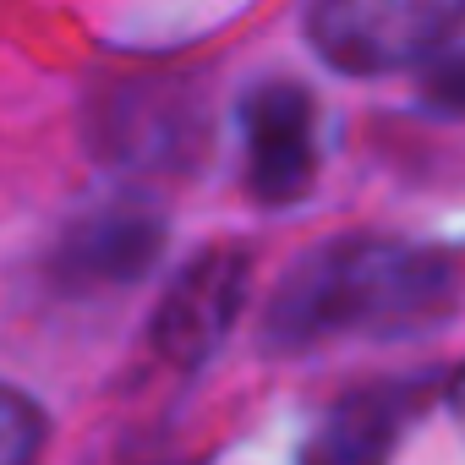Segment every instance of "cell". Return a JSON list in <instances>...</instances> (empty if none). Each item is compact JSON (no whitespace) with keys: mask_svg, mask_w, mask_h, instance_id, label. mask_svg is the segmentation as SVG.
I'll list each match as a JSON object with an SVG mask.
<instances>
[{"mask_svg":"<svg viewBox=\"0 0 465 465\" xmlns=\"http://www.w3.org/2000/svg\"><path fill=\"white\" fill-rule=\"evenodd\" d=\"M449 411H454V421H460V432H465V367H460L454 383H449Z\"/></svg>","mask_w":465,"mask_h":465,"instance_id":"obj_10","label":"cell"},{"mask_svg":"<svg viewBox=\"0 0 465 465\" xmlns=\"http://www.w3.org/2000/svg\"><path fill=\"white\" fill-rule=\"evenodd\" d=\"M39 449H45V411L0 383V465H39Z\"/></svg>","mask_w":465,"mask_h":465,"instance_id":"obj_8","label":"cell"},{"mask_svg":"<svg viewBox=\"0 0 465 465\" xmlns=\"http://www.w3.org/2000/svg\"><path fill=\"white\" fill-rule=\"evenodd\" d=\"M421 99L432 110H443V115H465V50L449 55V61H438V66H427Z\"/></svg>","mask_w":465,"mask_h":465,"instance_id":"obj_9","label":"cell"},{"mask_svg":"<svg viewBox=\"0 0 465 465\" xmlns=\"http://www.w3.org/2000/svg\"><path fill=\"white\" fill-rule=\"evenodd\" d=\"M247 192L263 208H291L318 181V104L302 83H258L242 99Z\"/></svg>","mask_w":465,"mask_h":465,"instance_id":"obj_4","label":"cell"},{"mask_svg":"<svg viewBox=\"0 0 465 465\" xmlns=\"http://www.w3.org/2000/svg\"><path fill=\"white\" fill-rule=\"evenodd\" d=\"M465 28V0H312L307 39L351 77H383L438 55Z\"/></svg>","mask_w":465,"mask_h":465,"instance_id":"obj_2","label":"cell"},{"mask_svg":"<svg viewBox=\"0 0 465 465\" xmlns=\"http://www.w3.org/2000/svg\"><path fill=\"white\" fill-rule=\"evenodd\" d=\"M427 400H432L427 378H383L340 394L323 411L318 432L307 438L302 465H389V454L416 427Z\"/></svg>","mask_w":465,"mask_h":465,"instance_id":"obj_6","label":"cell"},{"mask_svg":"<svg viewBox=\"0 0 465 465\" xmlns=\"http://www.w3.org/2000/svg\"><path fill=\"white\" fill-rule=\"evenodd\" d=\"M203 143V121L181 83H126L99 104V148L132 170H181Z\"/></svg>","mask_w":465,"mask_h":465,"instance_id":"obj_7","label":"cell"},{"mask_svg":"<svg viewBox=\"0 0 465 465\" xmlns=\"http://www.w3.org/2000/svg\"><path fill=\"white\" fill-rule=\"evenodd\" d=\"M460 307V263L438 247L389 236H334L307 252L263 307L269 351L340 340H411Z\"/></svg>","mask_w":465,"mask_h":465,"instance_id":"obj_1","label":"cell"},{"mask_svg":"<svg viewBox=\"0 0 465 465\" xmlns=\"http://www.w3.org/2000/svg\"><path fill=\"white\" fill-rule=\"evenodd\" d=\"M247 285H252V258L242 247H208V252H197L175 274V285L164 291V302L153 307V323H148L153 351L170 367H203L224 345V334L236 329Z\"/></svg>","mask_w":465,"mask_h":465,"instance_id":"obj_3","label":"cell"},{"mask_svg":"<svg viewBox=\"0 0 465 465\" xmlns=\"http://www.w3.org/2000/svg\"><path fill=\"white\" fill-rule=\"evenodd\" d=\"M164 247V219L143 203H104L66 224V236L50 252V280L72 296L137 285Z\"/></svg>","mask_w":465,"mask_h":465,"instance_id":"obj_5","label":"cell"}]
</instances>
